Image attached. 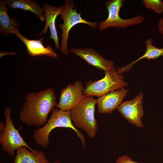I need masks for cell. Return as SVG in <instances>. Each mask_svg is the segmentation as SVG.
<instances>
[{"label":"cell","instance_id":"obj_1","mask_svg":"<svg viewBox=\"0 0 163 163\" xmlns=\"http://www.w3.org/2000/svg\"><path fill=\"white\" fill-rule=\"evenodd\" d=\"M19 114L21 121L29 126H40L47 122L49 113L56 106L53 88L27 94Z\"/></svg>","mask_w":163,"mask_h":163},{"label":"cell","instance_id":"obj_2","mask_svg":"<svg viewBox=\"0 0 163 163\" xmlns=\"http://www.w3.org/2000/svg\"><path fill=\"white\" fill-rule=\"evenodd\" d=\"M57 127L72 129L80 139L83 148H85L86 143L85 137L73 124L71 119V110L63 111L57 108L53 109L50 118L44 126L33 131V137L37 144L44 148H47L50 142V133Z\"/></svg>","mask_w":163,"mask_h":163},{"label":"cell","instance_id":"obj_3","mask_svg":"<svg viewBox=\"0 0 163 163\" xmlns=\"http://www.w3.org/2000/svg\"><path fill=\"white\" fill-rule=\"evenodd\" d=\"M96 100L87 96L71 110L72 121L77 128L84 130L91 138L96 135L98 125L94 115Z\"/></svg>","mask_w":163,"mask_h":163},{"label":"cell","instance_id":"obj_4","mask_svg":"<svg viewBox=\"0 0 163 163\" xmlns=\"http://www.w3.org/2000/svg\"><path fill=\"white\" fill-rule=\"evenodd\" d=\"M75 6V3L72 0H66L63 9L60 14L63 23L59 26L62 32L59 50L61 52L67 56L69 54L67 46L69 33L73 26L77 24L82 23L87 24L94 28L97 27V22L88 21L83 18L81 14L78 13L76 9L74 8Z\"/></svg>","mask_w":163,"mask_h":163},{"label":"cell","instance_id":"obj_5","mask_svg":"<svg viewBox=\"0 0 163 163\" xmlns=\"http://www.w3.org/2000/svg\"><path fill=\"white\" fill-rule=\"evenodd\" d=\"M104 77L98 81H89L85 84L84 94L87 96L100 97L110 91L127 86L121 74L118 73L116 68L105 72Z\"/></svg>","mask_w":163,"mask_h":163},{"label":"cell","instance_id":"obj_6","mask_svg":"<svg viewBox=\"0 0 163 163\" xmlns=\"http://www.w3.org/2000/svg\"><path fill=\"white\" fill-rule=\"evenodd\" d=\"M11 108H5L4 115L5 126L3 132L0 134L1 149L10 156L14 157L15 151L21 146H24L31 151L34 149L30 147L24 141L19 133V129L14 127L11 117Z\"/></svg>","mask_w":163,"mask_h":163},{"label":"cell","instance_id":"obj_7","mask_svg":"<svg viewBox=\"0 0 163 163\" xmlns=\"http://www.w3.org/2000/svg\"><path fill=\"white\" fill-rule=\"evenodd\" d=\"M125 1L124 0H108L106 2L105 7L108 13V16L106 19L98 23V29L100 30H104L110 27L124 28L130 26L139 24L144 21V17L142 15H138L126 19L120 17L119 13Z\"/></svg>","mask_w":163,"mask_h":163},{"label":"cell","instance_id":"obj_8","mask_svg":"<svg viewBox=\"0 0 163 163\" xmlns=\"http://www.w3.org/2000/svg\"><path fill=\"white\" fill-rule=\"evenodd\" d=\"M143 95L141 91L133 99L124 101L117 109L122 116L137 127L143 128L141 118L144 115L142 102Z\"/></svg>","mask_w":163,"mask_h":163},{"label":"cell","instance_id":"obj_9","mask_svg":"<svg viewBox=\"0 0 163 163\" xmlns=\"http://www.w3.org/2000/svg\"><path fill=\"white\" fill-rule=\"evenodd\" d=\"M85 88L81 81L69 84L61 90L56 107L63 111L71 110L87 97L84 94Z\"/></svg>","mask_w":163,"mask_h":163},{"label":"cell","instance_id":"obj_10","mask_svg":"<svg viewBox=\"0 0 163 163\" xmlns=\"http://www.w3.org/2000/svg\"><path fill=\"white\" fill-rule=\"evenodd\" d=\"M70 52L79 56L90 65L105 72L115 68L114 61L104 58L92 48H72Z\"/></svg>","mask_w":163,"mask_h":163},{"label":"cell","instance_id":"obj_11","mask_svg":"<svg viewBox=\"0 0 163 163\" xmlns=\"http://www.w3.org/2000/svg\"><path fill=\"white\" fill-rule=\"evenodd\" d=\"M129 90L123 88L115 91H110L96 100L98 113L100 114H111L121 104Z\"/></svg>","mask_w":163,"mask_h":163},{"label":"cell","instance_id":"obj_12","mask_svg":"<svg viewBox=\"0 0 163 163\" xmlns=\"http://www.w3.org/2000/svg\"><path fill=\"white\" fill-rule=\"evenodd\" d=\"M11 33L16 34L24 44L30 56L34 57L44 55L57 58V54L50 45H48L46 47L44 46L43 37L37 40H29L24 37L18 29L14 28L11 30Z\"/></svg>","mask_w":163,"mask_h":163},{"label":"cell","instance_id":"obj_13","mask_svg":"<svg viewBox=\"0 0 163 163\" xmlns=\"http://www.w3.org/2000/svg\"><path fill=\"white\" fill-rule=\"evenodd\" d=\"M43 7L45 11L44 17L46 21L45 27L40 34L41 36L43 34H46L48 28H49L50 35L49 39H53L54 42L55 48L59 49V38L55 26V20L58 15L61 14L64 8V5L59 7H55L50 4L44 3Z\"/></svg>","mask_w":163,"mask_h":163},{"label":"cell","instance_id":"obj_14","mask_svg":"<svg viewBox=\"0 0 163 163\" xmlns=\"http://www.w3.org/2000/svg\"><path fill=\"white\" fill-rule=\"evenodd\" d=\"M16 152L13 163H50L44 153L38 149L31 151L22 146Z\"/></svg>","mask_w":163,"mask_h":163},{"label":"cell","instance_id":"obj_15","mask_svg":"<svg viewBox=\"0 0 163 163\" xmlns=\"http://www.w3.org/2000/svg\"><path fill=\"white\" fill-rule=\"evenodd\" d=\"M5 2L10 9H20L25 11L33 13L41 21H45L44 9L37 2L32 0H5Z\"/></svg>","mask_w":163,"mask_h":163},{"label":"cell","instance_id":"obj_16","mask_svg":"<svg viewBox=\"0 0 163 163\" xmlns=\"http://www.w3.org/2000/svg\"><path fill=\"white\" fill-rule=\"evenodd\" d=\"M153 39L152 38L146 39L144 42L146 50L143 55L128 65L116 69L117 72L121 74L130 70L135 64L142 59H155L161 56H163V48H158L156 47L153 45Z\"/></svg>","mask_w":163,"mask_h":163},{"label":"cell","instance_id":"obj_17","mask_svg":"<svg viewBox=\"0 0 163 163\" xmlns=\"http://www.w3.org/2000/svg\"><path fill=\"white\" fill-rule=\"evenodd\" d=\"M8 9L4 0L0 1V32L5 37L9 36L14 29H19L20 23L16 18H11L8 11Z\"/></svg>","mask_w":163,"mask_h":163},{"label":"cell","instance_id":"obj_18","mask_svg":"<svg viewBox=\"0 0 163 163\" xmlns=\"http://www.w3.org/2000/svg\"><path fill=\"white\" fill-rule=\"evenodd\" d=\"M142 2L148 9L152 10L155 13H163V1L161 0H143Z\"/></svg>","mask_w":163,"mask_h":163},{"label":"cell","instance_id":"obj_19","mask_svg":"<svg viewBox=\"0 0 163 163\" xmlns=\"http://www.w3.org/2000/svg\"><path fill=\"white\" fill-rule=\"evenodd\" d=\"M116 163H139L133 161L128 155H124L119 157L117 159Z\"/></svg>","mask_w":163,"mask_h":163},{"label":"cell","instance_id":"obj_20","mask_svg":"<svg viewBox=\"0 0 163 163\" xmlns=\"http://www.w3.org/2000/svg\"><path fill=\"white\" fill-rule=\"evenodd\" d=\"M157 28L158 31L161 34L163 39V18H161L159 20Z\"/></svg>","mask_w":163,"mask_h":163},{"label":"cell","instance_id":"obj_21","mask_svg":"<svg viewBox=\"0 0 163 163\" xmlns=\"http://www.w3.org/2000/svg\"><path fill=\"white\" fill-rule=\"evenodd\" d=\"M16 53L15 52H4L3 51H1L0 52V57L6 55H16Z\"/></svg>","mask_w":163,"mask_h":163},{"label":"cell","instance_id":"obj_22","mask_svg":"<svg viewBox=\"0 0 163 163\" xmlns=\"http://www.w3.org/2000/svg\"><path fill=\"white\" fill-rule=\"evenodd\" d=\"M5 125L3 122H0V134L2 133L4 131L5 128Z\"/></svg>","mask_w":163,"mask_h":163},{"label":"cell","instance_id":"obj_23","mask_svg":"<svg viewBox=\"0 0 163 163\" xmlns=\"http://www.w3.org/2000/svg\"><path fill=\"white\" fill-rule=\"evenodd\" d=\"M53 163H62L59 161L57 160L54 161Z\"/></svg>","mask_w":163,"mask_h":163}]
</instances>
